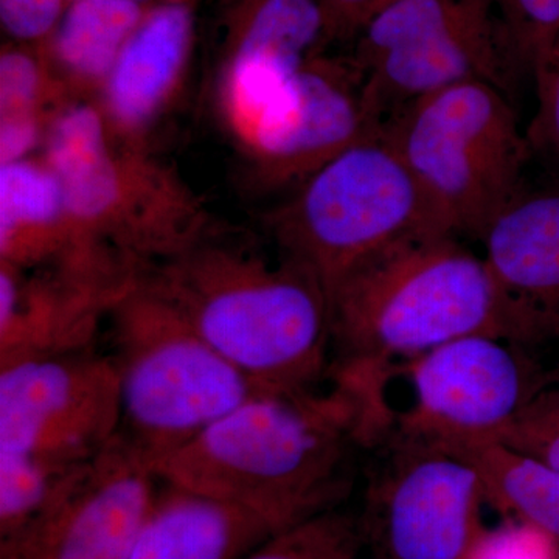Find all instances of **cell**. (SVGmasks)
Wrapping results in <instances>:
<instances>
[{
	"instance_id": "cell-1",
	"label": "cell",
	"mask_w": 559,
	"mask_h": 559,
	"mask_svg": "<svg viewBox=\"0 0 559 559\" xmlns=\"http://www.w3.org/2000/svg\"><path fill=\"white\" fill-rule=\"evenodd\" d=\"M366 444L358 401L329 392L267 390L154 466L171 481L252 511L277 532L341 509L349 455Z\"/></svg>"
},
{
	"instance_id": "cell-2",
	"label": "cell",
	"mask_w": 559,
	"mask_h": 559,
	"mask_svg": "<svg viewBox=\"0 0 559 559\" xmlns=\"http://www.w3.org/2000/svg\"><path fill=\"white\" fill-rule=\"evenodd\" d=\"M142 278L261 389L312 390L329 374V294L277 250L215 224Z\"/></svg>"
},
{
	"instance_id": "cell-3",
	"label": "cell",
	"mask_w": 559,
	"mask_h": 559,
	"mask_svg": "<svg viewBox=\"0 0 559 559\" xmlns=\"http://www.w3.org/2000/svg\"><path fill=\"white\" fill-rule=\"evenodd\" d=\"M329 300L330 369L390 377L395 360L459 337H502L498 293L484 257L436 227L371 253L334 286Z\"/></svg>"
},
{
	"instance_id": "cell-4",
	"label": "cell",
	"mask_w": 559,
	"mask_h": 559,
	"mask_svg": "<svg viewBox=\"0 0 559 559\" xmlns=\"http://www.w3.org/2000/svg\"><path fill=\"white\" fill-rule=\"evenodd\" d=\"M40 156L60 179L80 230L142 272L215 226L180 173L150 146L114 135L94 102L62 110Z\"/></svg>"
},
{
	"instance_id": "cell-5",
	"label": "cell",
	"mask_w": 559,
	"mask_h": 559,
	"mask_svg": "<svg viewBox=\"0 0 559 559\" xmlns=\"http://www.w3.org/2000/svg\"><path fill=\"white\" fill-rule=\"evenodd\" d=\"M119 374V436L151 466L267 390L221 356L142 277L108 318Z\"/></svg>"
},
{
	"instance_id": "cell-6",
	"label": "cell",
	"mask_w": 559,
	"mask_h": 559,
	"mask_svg": "<svg viewBox=\"0 0 559 559\" xmlns=\"http://www.w3.org/2000/svg\"><path fill=\"white\" fill-rule=\"evenodd\" d=\"M382 134L417 182L433 221L479 238L525 183L532 160L510 95L469 81L404 106Z\"/></svg>"
},
{
	"instance_id": "cell-7",
	"label": "cell",
	"mask_w": 559,
	"mask_h": 559,
	"mask_svg": "<svg viewBox=\"0 0 559 559\" xmlns=\"http://www.w3.org/2000/svg\"><path fill=\"white\" fill-rule=\"evenodd\" d=\"M263 226L272 248L318 280L329 296L377 250L414 230L440 229L382 131L308 176L266 212Z\"/></svg>"
},
{
	"instance_id": "cell-8",
	"label": "cell",
	"mask_w": 559,
	"mask_h": 559,
	"mask_svg": "<svg viewBox=\"0 0 559 559\" xmlns=\"http://www.w3.org/2000/svg\"><path fill=\"white\" fill-rule=\"evenodd\" d=\"M120 421L109 353L91 347L0 366V455L68 474L97 457Z\"/></svg>"
},
{
	"instance_id": "cell-9",
	"label": "cell",
	"mask_w": 559,
	"mask_h": 559,
	"mask_svg": "<svg viewBox=\"0 0 559 559\" xmlns=\"http://www.w3.org/2000/svg\"><path fill=\"white\" fill-rule=\"evenodd\" d=\"M359 514L371 559H465L484 528V485L459 455L390 432Z\"/></svg>"
},
{
	"instance_id": "cell-10",
	"label": "cell",
	"mask_w": 559,
	"mask_h": 559,
	"mask_svg": "<svg viewBox=\"0 0 559 559\" xmlns=\"http://www.w3.org/2000/svg\"><path fill=\"white\" fill-rule=\"evenodd\" d=\"M412 404L392 432L440 448L498 441L555 371L492 334L447 342L401 364Z\"/></svg>"
},
{
	"instance_id": "cell-11",
	"label": "cell",
	"mask_w": 559,
	"mask_h": 559,
	"mask_svg": "<svg viewBox=\"0 0 559 559\" xmlns=\"http://www.w3.org/2000/svg\"><path fill=\"white\" fill-rule=\"evenodd\" d=\"M369 73L352 55L308 61L267 106L240 151L255 190H293L384 124Z\"/></svg>"
},
{
	"instance_id": "cell-12",
	"label": "cell",
	"mask_w": 559,
	"mask_h": 559,
	"mask_svg": "<svg viewBox=\"0 0 559 559\" xmlns=\"http://www.w3.org/2000/svg\"><path fill=\"white\" fill-rule=\"evenodd\" d=\"M157 485L148 460L117 436L69 473L32 521L0 538V559H128Z\"/></svg>"
},
{
	"instance_id": "cell-13",
	"label": "cell",
	"mask_w": 559,
	"mask_h": 559,
	"mask_svg": "<svg viewBox=\"0 0 559 559\" xmlns=\"http://www.w3.org/2000/svg\"><path fill=\"white\" fill-rule=\"evenodd\" d=\"M329 44L320 0H219L213 100L238 151L288 81Z\"/></svg>"
},
{
	"instance_id": "cell-14",
	"label": "cell",
	"mask_w": 559,
	"mask_h": 559,
	"mask_svg": "<svg viewBox=\"0 0 559 559\" xmlns=\"http://www.w3.org/2000/svg\"><path fill=\"white\" fill-rule=\"evenodd\" d=\"M495 282L502 337L538 359L559 347V182L524 189L479 238Z\"/></svg>"
},
{
	"instance_id": "cell-15",
	"label": "cell",
	"mask_w": 559,
	"mask_h": 559,
	"mask_svg": "<svg viewBox=\"0 0 559 559\" xmlns=\"http://www.w3.org/2000/svg\"><path fill=\"white\" fill-rule=\"evenodd\" d=\"M140 277L0 263V366L95 347L110 311Z\"/></svg>"
},
{
	"instance_id": "cell-16",
	"label": "cell",
	"mask_w": 559,
	"mask_h": 559,
	"mask_svg": "<svg viewBox=\"0 0 559 559\" xmlns=\"http://www.w3.org/2000/svg\"><path fill=\"white\" fill-rule=\"evenodd\" d=\"M202 0H157L121 51L95 105L114 135L153 148L189 83Z\"/></svg>"
},
{
	"instance_id": "cell-17",
	"label": "cell",
	"mask_w": 559,
	"mask_h": 559,
	"mask_svg": "<svg viewBox=\"0 0 559 559\" xmlns=\"http://www.w3.org/2000/svg\"><path fill=\"white\" fill-rule=\"evenodd\" d=\"M0 263L22 270L139 271L76 226L43 156L0 165Z\"/></svg>"
},
{
	"instance_id": "cell-18",
	"label": "cell",
	"mask_w": 559,
	"mask_h": 559,
	"mask_svg": "<svg viewBox=\"0 0 559 559\" xmlns=\"http://www.w3.org/2000/svg\"><path fill=\"white\" fill-rule=\"evenodd\" d=\"M362 68L384 120L419 98L469 81L495 84L510 95L518 73L525 72L499 14L388 51Z\"/></svg>"
},
{
	"instance_id": "cell-19",
	"label": "cell",
	"mask_w": 559,
	"mask_h": 559,
	"mask_svg": "<svg viewBox=\"0 0 559 559\" xmlns=\"http://www.w3.org/2000/svg\"><path fill=\"white\" fill-rule=\"evenodd\" d=\"M277 533L252 511L159 479L128 559H245Z\"/></svg>"
},
{
	"instance_id": "cell-20",
	"label": "cell",
	"mask_w": 559,
	"mask_h": 559,
	"mask_svg": "<svg viewBox=\"0 0 559 559\" xmlns=\"http://www.w3.org/2000/svg\"><path fill=\"white\" fill-rule=\"evenodd\" d=\"M150 5L72 0L38 49L72 102H97Z\"/></svg>"
},
{
	"instance_id": "cell-21",
	"label": "cell",
	"mask_w": 559,
	"mask_h": 559,
	"mask_svg": "<svg viewBox=\"0 0 559 559\" xmlns=\"http://www.w3.org/2000/svg\"><path fill=\"white\" fill-rule=\"evenodd\" d=\"M38 47L2 44L0 50V165L35 156L51 124L72 105Z\"/></svg>"
},
{
	"instance_id": "cell-22",
	"label": "cell",
	"mask_w": 559,
	"mask_h": 559,
	"mask_svg": "<svg viewBox=\"0 0 559 559\" xmlns=\"http://www.w3.org/2000/svg\"><path fill=\"white\" fill-rule=\"evenodd\" d=\"M443 450L474 466L488 506L559 540V469L499 441Z\"/></svg>"
},
{
	"instance_id": "cell-23",
	"label": "cell",
	"mask_w": 559,
	"mask_h": 559,
	"mask_svg": "<svg viewBox=\"0 0 559 559\" xmlns=\"http://www.w3.org/2000/svg\"><path fill=\"white\" fill-rule=\"evenodd\" d=\"M498 14L495 0H393L353 40L352 57L370 64L388 51Z\"/></svg>"
},
{
	"instance_id": "cell-24",
	"label": "cell",
	"mask_w": 559,
	"mask_h": 559,
	"mask_svg": "<svg viewBox=\"0 0 559 559\" xmlns=\"http://www.w3.org/2000/svg\"><path fill=\"white\" fill-rule=\"evenodd\" d=\"M359 514L326 511L272 536L245 559H360Z\"/></svg>"
},
{
	"instance_id": "cell-25",
	"label": "cell",
	"mask_w": 559,
	"mask_h": 559,
	"mask_svg": "<svg viewBox=\"0 0 559 559\" xmlns=\"http://www.w3.org/2000/svg\"><path fill=\"white\" fill-rule=\"evenodd\" d=\"M498 441L559 469V370L528 401Z\"/></svg>"
},
{
	"instance_id": "cell-26",
	"label": "cell",
	"mask_w": 559,
	"mask_h": 559,
	"mask_svg": "<svg viewBox=\"0 0 559 559\" xmlns=\"http://www.w3.org/2000/svg\"><path fill=\"white\" fill-rule=\"evenodd\" d=\"M530 73L536 86L535 116L525 131L530 153L559 182V38Z\"/></svg>"
},
{
	"instance_id": "cell-27",
	"label": "cell",
	"mask_w": 559,
	"mask_h": 559,
	"mask_svg": "<svg viewBox=\"0 0 559 559\" xmlns=\"http://www.w3.org/2000/svg\"><path fill=\"white\" fill-rule=\"evenodd\" d=\"M496 10L525 72L559 38V0H495Z\"/></svg>"
},
{
	"instance_id": "cell-28",
	"label": "cell",
	"mask_w": 559,
	"mask_h": 559,
	"mask_svg": "<svg viewBox=\"0 0 559 559\" xmlns=\"http://www.w3.org/2000/svg\"><path fill=\"white\" fill-rule=\"evenodd\" d=\"M465 559H559V540L527 522L506 518L481 528Z\"/></svg>"
},
{
	"instance_id": "cell-29",
	"label": "cell",
	"mask_w": 559,
	"mask_h": 559,
	"mask_svg": "<svg viewBox=\"0 0 559 559\" xmlns=\"http://www.w3.org/2000/svg\"><path fill=\"white\" fill-rule=\"evenodd\" d=\"M68 5L69 0H0V27L7 40L39 47Z\"/></svg>"
},
{
	"instance_id": "cell-30",
	"label": "cell",
	"mask_w": 559,
	"mask_h": 559,
	"mask_svg": "<svg viewBox=\"0 0 559 559\" xmlns=\"http://www.w3.org/2000/svg\"><path fill=\"white\" fill-rule=\"evenodd\" d=\"M393 0H320L330 43L355 40L360 31Z\"/></svg>"
},
{
	"instance_id": "cell-31",
	"label": "cell",
	"mask_w": 559,
	"mask_h": 559,
	"mask_svg": "<svg viewBox=\"0 0 559 559\" xmlns=\"http://www.w3.org/2000/svg\"><path fill=\"white\" fill-rule=\"evenodd\" d=\"M69 2H72V0H69ZM127 2L140 3V5H153L157 0H127Z\"/></svg>"
}]
</instances>
